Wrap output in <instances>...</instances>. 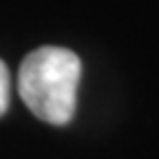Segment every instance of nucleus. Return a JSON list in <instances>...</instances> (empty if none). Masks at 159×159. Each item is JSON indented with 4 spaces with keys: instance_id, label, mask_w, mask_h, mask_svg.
Wrapping results in <instances>:
<instances>
[{
    "instance_id": "f257e3e1",
    "label": "nucleus",
    "mask_w": 159,
    "mask_h": 159,
    "mask_svg": "<svg viewBox=\"0 0 159 159\" xmlns=\"http://www.w3.org/2000/svg\"><path fill=\"white\" fill-rule=\"evenodd\" d=\"M80 75L82 62L73 51L40 47L20 64L18 93L40 122L64 126L75 115Z\"/></svg>"
},
{
    "instance_id": "f03ea898",
    "label": "nucleus",
    "mask_w": 159,
    "mask_h": 159,
    "mask_svg": "<svg viewBox=\"0 0 159 159\" xmlns=\"http://www.w3.org/2000/svg\"><path fill=\"white\" fill-rule=\"evenodd\" d=\"M9 95H11V77L7 64L0 60V117H2L9 108Z\"/></svg>"
}]
</instances>
